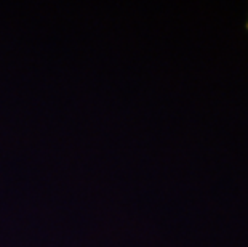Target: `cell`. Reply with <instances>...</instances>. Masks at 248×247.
<instances>
[{
    "label": "cell",
    "mask_w": 248,
    "mask_h": 247,
    "mask_svg": "<svg viewBox=\"0 0 248 247\" xmlns=\"http://www.w3.org/2000/svg\"><path fill=\"white\" fill-rule=\"evenodd\" d=\"M247 29H248V21H247Z\"/></svg>",
    "instance_id": "1"
}]
</instances>
